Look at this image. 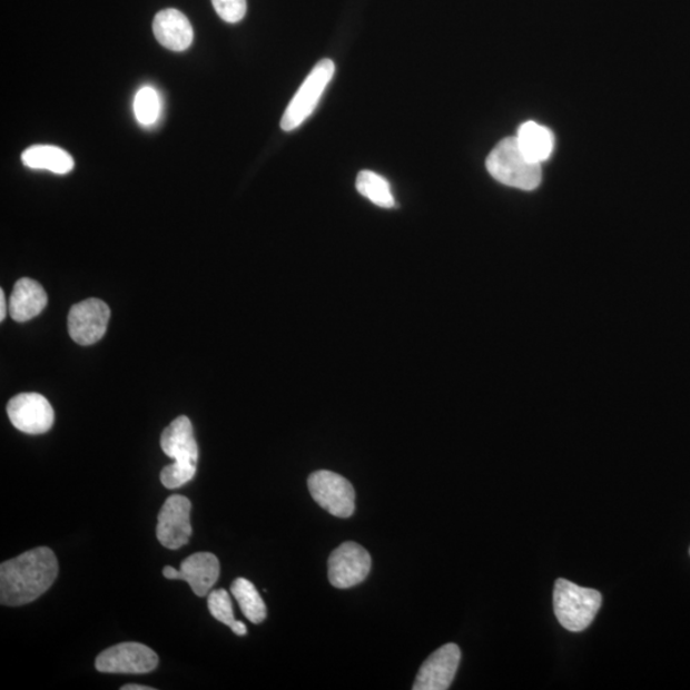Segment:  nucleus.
I'll use <instances>...</instances> for the list:
<instances>
[{
    "label": "nucleus",
    "instance_id": "nucleus-15",
    "mask_svg": "<svg viewBox=\"0 0 690 690\" xmlns=\"http://www.w3.org/2000/svg\"><path fill=\"white\" fill-rule=\"evenodd\" d=\"M48 296L38 282L22 278L14 284L10 299V314L14 322L26 323L45 310Z\"/></svg>",
    "mask_w": 690,
    "mask_h": 690
},
{
    "label": "nucleus",
    "instance_id": "nucleus-16",
    "mask_svg": "<svg viewBox=\"0 0 690 690\" xmlns=\"http://www.w3.org/2000/svg\"><path fill=\"white\" fill-rule=\"evenodd\" d=\"M521 150L531 161L541 164L546 161L555 148L554 135L549 128L536 122H525L515 136Z\"/></svg>",
    "mask_w": 690,
    "mask_h": 690
},
{
    "label": "nucleus",
    "instance_id": "nucleus-20",
    "mask_svg": "<svg viewBox=\"0 0 690 690\" xmlns=\"http://www.w3.org/2000/svg\"><path fill=\"white\" fill-rule=\"evenodd\" d=\"M135 115L142 126H151L157 122L160 115V98L158 92L149 86L137 92Z\"/></svg>",
    "mask_w": 690,
    "mask_h": 690
},
{
    "label": "nucleus",
    "instance_id": "nucleus-8",
    "mask_svg": "<svg viewBox=\"0 0 690 690\" xmlns=\"http://www.w3.org/2000/svg\"><path fill=\"white\" fill-rule=\"evenodd\" d=\"M12 425L29 435H41L55 425V410L41 394L23 393L16 395L7 405Z\"/></svg>",
    "mask_w": 690,
    "mask_h": 690
},
{
    "label": "nucleus",
    "instance_id": "nucleus-25",
    "mask_svg": "<svg viewBox=\"0 0 690 690\" xmlns=\"http://www.w3.org/2000/svg\"><path fill=\"white\" fill-rule=\"evenodd\" d=\"M155 688L148 686L127 684L120 688V690H154Z\"/></svg>",
    "mask_w": 690,
    "mask_h": 690
},
{
    "label": "nucleus",
    "instance_id": "nucleus-5",
    "mask_svg": "<svg viewBox=\"0 0 690 690\" xmlns=\"http://www.w3.org/2000/svg\"><path fill=\"white\" fill-rule=\"evenodd\" d=\"M308 490L315 502L334 516L345 520L356 511V491L338 473L317 471L310 474Z\"/></svg>",
    "mask_w": 690,
    "mask_h": 690
},
{
    "label": "nucleus",
    "instance_id": "nucleus-11",
    "mask_svg": "<svg viewBox=\"0 0 690 690\" xmlns=\"http://www.w3.org/2000/svg\"><path fill=\"white\" fill-rule=\"evenodd\" d=\"M162 575L170 581H186L191 585L196 597L205 598L219 580V559L211 552H196V554L184 560L179 571L167 565L162 569Z\"/></svg>",
    "mask_w": 690,
    "mask_h": 690
},
{
    "label": "nucleus",
    "instance_id": "nucleus-19",
    "mask_svg": "<svg viewBox=\"0 0 690 690\" xmlns=\"http://www.w3.org/2000/svg\"><path fill=\"white\" fill-rule=\"evenodd\" d=\"M357 189L362 196L384 209L395 206L394 196L390 183L374 171L362 170L357 177Z\"/></svg>",
    "mask_w": 690,
    "mask_h": 690
},
{
    "label": "nucleus",
    "instance_id": "nucleus-6",
    "mask_svg": "<svg viewBox=\"0 0 690 690\" xmlns=\"http://www.w3.org/2000/svg\"><path fill=\"white\" fill-rule=\"evenodd\" d=\"M159 666L158 654L137 642L119 643L102 651L95 668L107 674H148Z\"/></svg>",
    "mask_w": 690,
    "mask_h": 690
},
{
    "label": "nucleus",
    "instance_id": "nucleus-12",
    "mask_svg": "<svg viewBox=\"0 0 690 690\" xmlns=\"http://www.w3.org/2000/svg\"><path fill=\"white\" fill-rule=\"evenodd\" d=\"M460 662L461 650L459 645L447 643L440 647L421 667L413 689L446 690L451 688L456 671H459Z\"/></svg>",
    "mask_w": 690,
    "mask_h": 690
},
{
    "label": "nucleus",
    "instance_id": "nucleus-22",
    "mask_svg": "<svg viewBox=\"0 0 690 690\" xmlns=\"http://www.w3.org/2000/svg\"><path fill=\"white\" fill-rule=\"evenodd\" d=\"M211 2L223 21L237 23L245 19L247 12L246 0H211Z\"/></svg>",
    "mask_w": 690,
    "mask_h": 690
},
{
    "label": "nucleus",
    "instance_id": "nucleus-18",
    "mask_svg": "<svg viewBox=\"0 0 690 690\" xmlns=\"http://www.w3.org/2000/svg\"><path fill=\"white\" fill-rule=\"evenodd\" d=\"M230 592L245 617L254 624H262L266 619L267 610L254 583L246 578H237L230 585Z\"/></svg>",
    "mask_w": 690,
    "mask_h": 690
},
{
    "label": "nucleus",
    "instance_id": "nucleus-23",
    "mask_svg": "<svg viewBox=\"0 0 690 690\" xmlns=\"http://www.w3.org/2000/svg\"><path fill=\"white\" fill-rule=\"evenodd\" d=\"M8 308H10V306H7L4 292L0 290V322L6 321Z\"/></svg>",
    "mask_w": 690,
    "mask_h": 690
},
{
    "label": "nucleus",
    "instance_id": "nucleus-3",
    "mask_svg": "<svg viewBox=\"0 0 690 690\" xmlns=\"http://www.w3.org/2000/svg\"><path fill=\"white\" fill-rule=\"evenodd\" d=\"M602 605L601 593L566 580H558L554 589V610L559 623L569 632L589 628Z\"/></svg>",
    "mask_w": 690,
    "mask_h": 690
},
{
    "label": "nucleus",
    "instance_id": "nucleus-7",
    "mask_svg": "<svg viewBox=\"0 0 690 690\" xmlns=\"http://www.w3.org/2000/svg\"><path fill=\"white\" fill-rule=\"evenodd\" d=\"M193 504L184 495H171L158 515L157 539L164 548L178 550L193 536Z\"/></svg>",
    "mask_w": 690,
    "mask_h": 690
},
{
    "label": "nucleus",
    "instance_id": "nucleus-17",
    "mask_svg": "<svg viewBox=\"0 0 690 690\" xmlns=\"http://www.w3.org/2000/svg\"><path fill=\"white\" fill-rule=\"evenodd\" d=\"M22 162L31 169H46L67 175L75 168L71 155L57 146L37 145L22 152Z\"/></svg>",
    "mask_w": 690,
    "mask_h": 690
},
{
    "label": "nucleus",
    "instance_id": "nucleus-1",
    "mask_svg": "<svg viewBox=\"0 0 690 690\" xmlns=\"http://www.w3.org/2000/svg\"><path fill=\"white\" fill-rule=\"evenodd\" d=\"M58 560L49 548L23 552L0 565V602L22 607L46 593L57 580Z\"/></svg>",
    "mask_w": 690,
    "mask_h": 690
},
{
    "label": "nucleus",
    "instance_id": "nucleus-24",
    "mask_svg": "<svg viewBox=\"0 0 690 690\" xmlns=\"http://www.w3.org/2000/svg\"><path fill=\"white\" fill-rule=\"evenodd\" d=\"M230 629L237 635H246L247 634V628H246V625L244 623H241V621L236 620V623L233 624L230 627Z\"/></svg>",
    "mask_w": 690,
    "mask_h": 690
},
{
    "label": "nucleus",
    "instance_id": "nucleus-9",
    "mask_svg": "<svg viewBox=\"0 0 690 690\" xmlns=\"http://www.w3.org/2000/svg\"><path fill=\"white\" fill-rule=\"evenodd\" d=\"M373 560L356 542H344L329 558V581L335 589L347 590L364 582Z\"/></svg>",
    "mask_w": 690,
    "mask_h": 690
},
{
    "label": "nucleus",
    "instance_id": "nucleus-14",
    "mask_svg": "<svg viewBox=\"0 0 690 690\" xmlns=\"http://www.w3.org/2000/svg\"><path fill=\"white\" fill-rule=\"evenodd\" d=\"M152 31L160 45L172 51H184L194 41L191 23L177 10H164L155 16Z\"/></svg>",
    "mask_w": 690,
    "mask_h": 690
},
{
    "label": "nucleus",
    "instance_id": "nucleus-2",
    "mask_svg": "<svg viewBox=\"0 0 690 690\" xmlns=\"http://www.w3.org/2000/svg\"><path fill=\"white\" fill-rule=\"evenodd\" d=\"M486 168L497 183L523 191L536 189L542 180L541 164L525 157L515 137H506L495 146Z\"/></svg>",
    "mask_w": 690,
    "mask_h": 690
},
{
    "label": "nucleus",
    "instance_id": "nucleus-4",
    "mask_svg": "<svg viewBox=\"0 0 690 690\" xmlns=\"http://www.w3.org/2000/svg\"><path fill=\"white\" fill-rule=\"evenodd\" d=\"M335 73V65L332 59H323L318 62L299 90L293 97L289 106L282 118L280 126L284 131H293L314 114L321 101L327 85L331 83Z\"/></svg>",
    "mask_w": 690,
    "mask_h": 690
},
{
    "label": "nucleus",
    "instance_id": "nucleus-13",
    "mask_svg": "<svg viewBox=\"0 0 690 690\" xmlns=\"http://www.w3.org/2000/svg\"><path fill=\"white\" fill-rule=\"evenodd\" d=\"M160 445L169 459L175 460L179 467L196 472L198 445L194 434L193 422L180 416L171 422L161 434Z\"/></svg>",
    "mask_w": 690,
    "mask_h": 690
},
{
    "label": "nucleus",
    "instance_id": "nucleus-10",
    "mask_svg": "<svg viewBox=\"0 0 690 690\" xmlns=\"http://www.w3.org/2000/svg\"><path fill=\"white\" fill-rule=\"evenodd\" d=\"M110 309L106 302L90 298L75 305L68 315V332L80 345L98 343L108 329Z\"/></svg>",
    "mask_w": 690,
    "mask_h": 690
},
{
    "label": "nucleus",
    "instance_id": "nucleus-21",
    "mask_svg": "<svg viewBox=\"0 0 690 690\" xmlns=\"http://www.w3.org/2000/svg\"><path fill=\"white\" fill-rule=\"evenodd\" d=\"M207 608H209L210 614L220 621L221 624L230 628L236 623L231 600L226 590L211 591L209 598H207Z\"/></svg>",
    "mask_w": 690,
    "mask_h": 690
}]
</instances>
